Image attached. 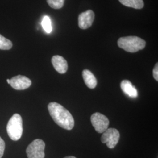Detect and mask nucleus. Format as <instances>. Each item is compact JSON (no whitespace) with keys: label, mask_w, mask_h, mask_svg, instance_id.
<instances>
[{"label":"nucleus","mask_w":158,"mask_h":158,"mask_svg":"<svg viewBox=\"0 0 158 158\" xmlns=\"http://www.w3.org/2000/svg\"><path fill=\"white\" fill-rule=\"evenodd\" d=\"M45 143L42 139H37L32 142L27 148L26 152L28 158H45Z\"/></svg>","instance_id":"obj_4"},{"label":"nucleus","mask_w":158,"mask_h":158,"mask_svg":"<svg viewBox=\"0 0 158 158\" xmlns=\"http://www.w3.org/2000/svg\"><path fill=\"white\" fill-rule=\"evenodd\" d=\"M119 1L124 6L135 9H142L144 6L143 0H119Z\"/></svg>","instance_id":"obj_12"},{"label":"nucleus","mask_w":158,"mask_h":158,"mask_svg":"<svg viewBox=\"0 0 158 158\" xmlns=\"http://www.w3.org/2000/svg\"><path fill=\"white\" fill-rule=\"evenodd\" d=\"M52 63L55 69L59 73H65L68 70V62L65 59L61 56L55 55L52 57Z\"/></svg>","instance_id":"obj_9"},{"label":"nucleus","mask_w":158,"mask_h":158,"mask_svg":"<svg viewBox=\"0 0 158 158\" xmlns=\"http://www.w3.org/2000/svg\"><path fill=\"white\" fill-rule=\"evenodd\" d=\"M153 76L154 79L158 81V63H157L153 70Z\"/></svg>","instance_id":"obj_17"},{"label":"nucleus","mask_w":158,"mask_h":158,"mask_svg":"<svg viewBox=\"0 0 158 158\" xmlns=\"http://www.w3.org/2000/svg\"><path fill=\"white\" fill-rule=\"evenodd\" d=\"M121 88L125 94L130 97L135 98L138 97V91L129 80H123L121 83Z\"/></svg>","instance_id":"obj_10"},{"label":"nucleus","mask_w":158,"mask_h":158,"mask_svg":"<svg viewBox=\"0 0 158 158\" xmlns=\"http://www.w3.org/2000/svg\"><path fill=\"white\" fill-rule=\"evenodd\" d=\"M94 19V13L91 10L81 13L78 18L79 28L82 29L90 28Z\"/></svg>","instance_id":"obj_8"},{"label":"nucleus","mask_w":158,"mask_h":158,"mask_svg":"<svg viewBox=\"0 0 158 158\" xmlns=\"http://www.w3.org/2000/svg\"><path fill=\"white\" fill-rule=\"evenodd\" d=\"M82 76L85 85L91 89H94L97 85V81L94 75L90 70L85 69L82 72Z\"/></svg>","instance_id":"obj_11"},{"label":"nucleus","mask_w":158,"mask_h":158,"mask_svg":"<svg viewBox=\"0 0 158 158\" xmlns=\"http://www.w3.org/2000/svg\"><path fill=\"white\" fill-rule=\"evenodd\" d=\"M47 2L53 9H60L64 6V0H47Z\"/></svg>","instance_id":"obj_15"},{"label":"nucleus","mask_w":158,"mask_h":158,"mask_svg":"<svg viewBox=\"0 0 158 158\" xmlns=\"http://www.w3.org/2000/svg\"><path fill=\"white\" fill-rule=\"evenodd\" d=\"M91 122L98 133H103L107 130L110 124L107 117L100 113H94L91 116Z\"/></svg>","instance_id":"obj_5"},{"label":"nucleus","mask_w":158,"mask_h":158,"mask_svg":"<svg viewBox=\"0 0 158 158\" xmlns=\"http://www.w3.org/2000/svg\"><path fill=\"white\" fill-rule=\"evenodd\" d=\"M64 158H76V157H74L73 156H66Z\"/></svg>","instance_id":"obj_18"},{"label":"nucleus","mask_w":158,"mask_h":158,"mask_svg":"<svg viewBox=\"0 0 158 158\" xmlns=\"http://www.w3.org/2000/svg\"><path fill=\"white\" fill-rule=\"evenodd\" d=\"M6 131L12 141H16L21 138L23 133V121L19 114H14L10 119L6 125Z\"/></svg>","instance_id":"obj_3"},{"label":"nucleus","mask_w":158,"mask_h":158,"mask_svg":"<svg viewBox=\"0 0 158 158\" xmlns=\"http://www.w3.org/2000/svg\"><path fill=\"white\" fill-rule=\"evenodd\" d=\"M117 44L120 48L131 53L142 50L146 46L145 40L135 36L121 37L118 40Z\"/></svg>","instance_id":"obj_2"},{"label":"nucleus","mask_w":158,"mask_h":158,"mask_svg":"<svg viewBox=\"0 0 158 158\" xmlns=\"http://www.w3.org/2000/svg\"><path fill=\"white\" fill-rule=\"evenodd\" d=\"M42 26L46 33L48 34L51 33L52 31V26L51 19L47 15L44 17L42 21Z\"/></svg>","instance_id":"obj_14"},{"label":"nucleus","mask_w":158,"mask_h":158,"mask_svg":"<svg viewBox=\"0 0 158 158\" xmlns=\"http://www.w3.org/2000/svg\"><path fill=\"white\" fill-rule=\"evenodd\" d=\"M12 87L17 90H23L29 88L32 84L30 79L25 76L18 75L10 79Z\"/></svg>","instance_id":"obj_7"},{"label":"nucleus","mask_w":158,"mask_h":158,"mask_svg":"<svg viewBox=\"0 0 158 158\" xmlns=\"http://www.w3.org/2000/svg\"><path fill=\"white\" fill-rule=\"evenodd\" d=\"M48 108L51 117L56 124L65 130H71L73 128V117L66 108L56 102H50Z\"/></svg>","instance_id":"obj_1"},{"label":"nucleus","mask_w":158,"mask_h":158,"mask_svg":"<svg viewBox=\"0 0 158 158\" xmlns=\"http://www.w3.org/2000/svg\"><path fill=\"white\" fill-rule=\"evenodd\" d=\"M6 81H7V83L10 85V79H6Z\"/></svg>","instance_id":"obj_19"},{"label":"nucleus","mask_w":158,"mask_h":158,"mask_svg":"<svg viewBox=\"0 0 158 158\" xmlns=\"http://www.w3.org/2000/svg\"><path fill=\"white\" fill-rule=\"evenodd\" d=\"M12 47L11 41L4 37L0 34V49L1 50H10Z\"/></svg>","instance_id":"obj_13"},{"label":"nucleus","mask_w":158,"mask_h":158,"mask_svg":"<svg viewBox=\"0 0 158 158\" xmlns=\"http://www.w3.org/2000/svg\"><path fill=\"white\" fill-rule=\"evenodd\" d=\"M6 148V143L4 140L0 137V158H2Z\"/></svg>","instance_id":"obj_16"},{"label":"nucleus","mask_w":158,"mask_h":158,"mask_svg":"<svg viewBox=\"0 0 158 158\" xmlns=\"http://www.w3.org/2000/svg\"><path fill=\"white\" fill-rule=\"evenodd\" d=\"M120 134L118 131L115 128H108L105 131L101 138L102 143H106L110 149L114 148L118 143Z\"/></svg>","instance_id":"obj_6"}]
</instances>
